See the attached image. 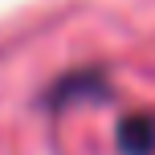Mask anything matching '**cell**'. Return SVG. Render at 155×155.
I'll return each instance as SVG.
<instances>
[{
  "label": "cell",
  "instance_id": "obj_1",
  "mask_svg": "<svg viewBox=\"0 0 155 155\" xmlns=\"http://www.w3.org/2000/svg\"><path fill=\"white\" fill-rule=\"evenodd\" d=\"M118 147L127 155H151L155 151V118L151 114H135L118 127Z\"/></svg>",
  "mask_w": 155,
  "mask_h": 155
}]
</instances>
